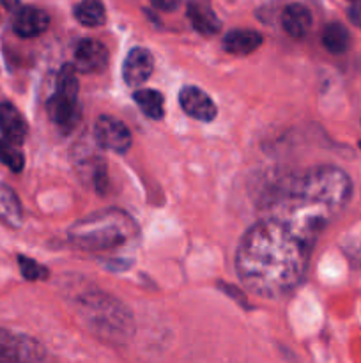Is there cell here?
I'll return each instance as SVG.
<instances>
[{
	"label": "cell",
	"instance_id": "3957f363",
	"mask_svg": "<svg viewBox=\"0 0 361 363\" xmlns=\"http://www.w3.org/2000/svg\"><path fill=\"white\" fill-rule=\"evenodd\" d=\"M78 311L88 328L103 340L122 344L133 335L134 323L131 312L105 293H87L78 301Z\"/></svg>",
	"mask_w": 361,
	"mask_h": 363
},
{
	"label": "cell",
	"instance_id": "ac0fdd59",
	"mask_svg": "<svg viewBox=\"0 0 361 363\" xmlns=\"http://www.w3.org/2000/svg\"><path fill=\"white\" fill-rule=\"evenodd\" d=\"M321 41L328 52L340 55V53L347 52L350 46V34L342 23H328L322 30Z\"/></svg>",
	"mask_w": 361,
	"mask_h": 363
},
{
	"label": "cell",
	"instance_id": "603a6c76",
	"mask_svg": "<svg viewBox=\"0 0 361 363\" xmlns=\"http://www.w3.org/2000/svg\"><path fill=\"white\" fill-rule=\"evenodd\" d=\"M2 4L7 7V9H13V11L18 9V6H20L18 0H2Z\"/></svg>",
	"mask_w": 361,
	"mask_h": 363
},
{
	"label": "cell",
	"instance_id": "2e32d148",
	"mask_svg": "<svg viewBox=\"0 0 361 363\" xmlns=\"http://www.w3.org/2000/svg\"><path fill=\"white\" fill-rule=\"evenodd\" d=\"M133 99L149 119H163L165 116V98L161 92L154 89H140L134 92Z\"/></svg>",
	"mask_w": 361,
	"mask_h": 363
},
{
	"label": "cell",
	"instance_id": "cb8c5ba5",
	"mask_svg": "<svg viewBox=\"0 0 361 363\" xmlns=\"http://www.w3.org/2000/svg\"><path fill=\"white\" fill-rule=\"evenodd\" d=\"M353 2H354V0H353Z\"/></svg>",
	"mask_w": 361,
	"mask_h": 363
},
{
	"label": "cell",
	"instance_id": "8992f818",
	"mask_svg": "<svg viewBox=\"0 0 361 363\" xmlns=\"http://www.w3.org/2000/svg\"><path fill=\"white\" fill-rule=\"evenodd\" d=\"M42 358L39 344L0 330V363H38Z\"/></svg>",
	"mask_w": 361,
	"mask_h": 363
},
{
	"label": "cell",
	"instance_id": "4fadbf2b",
	"mask_svg": "<svg viewBox=\"0 0 361 363\" xmlns=\"http://www.w3.org/2000/svg\"><path fill=\"white\" fill-rule=\"evenodd\" d=\"M262 35L251 28H236L223 38V50L232 55H250L262 45Z\"/></svg>",
	"mask_w": 361,
	"mask_h": 363
},
{
	"label": "cell",
	"instance_id": "52a82bcc",
	"mask_svg": "<svg viewBox=\"0 0 361 363\" xmlns=\"http://www.w3.org/2000/svg\"><path fill=\"white\" fill-rule=\"evenodd\" d=\"M108 50L98 39H81L74 50V67L85 74L105 71L108 66Z\"/></svg>",
	"mask_w": 361,
	"mask_h": 363
},
{
	"label": "cell",
	"instance_id": "7402d4cb",
	"mask_svg": "<svg viewBox=\"0 0 361 363\" xmlns=\"http://www.w3.org/2000/svg\"><path fill=\"white\" fill-rule=\"evenodd\" d=\"M349 20L361 28V0H354L353 6L349 7Z\"/></svg>",
	"mask_w": 361,
	"mask_h": 363
},
{
	"label": "cell",
	"instance_id": "7a4b0ae2",
	"mask_svg": "<svg viewBox=\"0 0 361 363\" xmlns=\"http://www.w3.org/2000/svg\"><path fill=\"white\" fill-rule=\"evenodd\" d=\"M137 236L134 220L120 209H105L88 215L67 230L69 243L88 252L117 250L137 240Z\"/></svg>",
	"mask_w": 361,
	"mask_h": 363
},
{
	"label": "cell",
	"instance_id": "277c9868",
	"mask_svg": "<svg viewBox=\"0 0 361 363\" xmlns=\"http://www.w3.org/2000/svg\"><path fill=\"white\" fill-rule=\"evenodd\" d=\"M78 74L69 64L62 66L57 74L55 92L46 103L48 116L62 131L69 133L80 121V105H78Z\"/></svg>",
	"mask_w": 361,
	"mask_h": 363
},
{
	"label": "cell",
	"instance_id": "e0dca14e",
	"mask_svg": "<svg viewBox=\"0 0 361 363\" xmlns=\"http://www.w3.org/2000/svg\"><path fill=\"white\" fill-rule=\"evenodd\" d=\"M74 18L85 27H99L106 21L103 0H81L74 6Z\"/></svg>",
	"mask_w": 361,
	"mask_h": 363
},
{
	"label": "cell",
	"instance_id": "30bf717a",
	"mask_svg": "<svg viewBox=\"0 0 361 363\" xmlns=\"http://www.w3.org/2000/svg\"><path fill=\"white\" fill-rule=\"evenodd\" d=\"M50 27V16L39 7L25 6L16 11L13 20V30L20 38H38Z\"/></svg>",
	"mask_w": 361,
	"mask_h": 363
},
{
	"label": "cell",
	"instance_id": "44dd1931",
	"mask_svg": "<svg viewBox=\"0 0 361 363\" xmlns=\"http://www.w3.org/2000/svg\"><path fill=\"white\" fill-rule=\"evenodd\" d=\"M152 6L159 11H165V13H172L177 11L180 6V0H151Z\"/></svg>",
	"mask_w": 361,
	"mask_h": 363
},
{
	"label": "cell",
	"instance_id": "7c38bea8",
	"mask_svg": "<svg viewBox=\"0 0 361 363\" xmlns=\"http://www.w3.org/2000/svg\"><path fill=\"white\" fill-rule=\"evenodd\" d=\"M0 133L13 145H21L27 138V121L11 103H0Z\"/></svg>",
	"mask_w": 361,
	"mask_h": 363
},
{
	"label": "cell",
	"instance_id": "ba28073f",
	"mask_svg": "<svg viewBox=\"0 0 361 363\" xmlns=\"http://www.w3.org/2000/svg\"><path fill=\"white\" fill-rule=\"evenodd\" d=\"M179 103L188 116L202 121V123H209L218 113V108H216L211 96L205 94L202 89L195 87V85H186V87L180 89Z\"/></svg>",
	"mask_w": 361,
	"mask_h": 363
},
{
	"label": "cell",
	"instance_id": "5b68a950",
	"mask_svg": "<svg viewBox=\"0 0 361 363\" xmlns=\"http://www.w3.org/2000/svg\"><path fill=\"white\" fill-rule=\"evenodd\" d=\"M94 137L101 147L108 151L124 155L131 147V131L127 130L122 121L115 119L112 116H99L94 124Z\"/></svg>",
	"mask_w": 361,
	"mask_h": 363
},
{
	"label": "cell",
	"instance_id": "9a60e30c",
	"mask_svg": "<svg viewBox=\"0 0 361 363\" xmlns=\"http://www.w3.org/2000/svg\"><path fill=\"white\" fill-rule=\"evenodd\" d=\"M0 223L11 229H18L23 223V209L20 199L6 184L0 183Z\"/></svg>",
	"mask_w": 361,
	"mask_h": 363
},
{
	"label": "cell",
	"instance_id": "d6986e66",
	"mask_svg": "<svg viewBox=\"0 0 361 363\" xmlns=\"http://www.w3.org/2000/svg\"><path fill=\"white\" fill-rule=\"evenodd\" d=\"M0 162L9 167L13 172H21L25 165V158L20 149L7 140H0Z\"/></svg>",
	"mask_w": 361,
	"mask_h": 363
},
{
	"label": "cell",
	"instance_id": "ffe728a7",
	"mask_svg": "<svg viewBox=\"0 0 361 363\" xmlns=\"http://www.w3.org/2000/svg\"><path fill=\"white\" fill-rule=\"evenodd\" d=\"M18 262H20V269L21 275L25 277L27 280H42L48 277V269L45 266H41L39 262H35L34 259H28L20 255L18 257Z\"/></svg>",
	"mask_w": 361,
	"mask_h": 363
},
{
	"label": "cell",
	"instance_id": "8fae6325",
	"mask_svg": "<svg viewBox=\"0 0 361 363\" xmlns=\"http://www.w3.org/2000/svg\"><path fill=\"white\" fill-rule=\"evenodd\" d=\"M188 20L202 35H214L222 30V21L211 6V0H190L186 7Z\"/></svg>",
	"mask_w": 361,
	"mask_h": 363
},
{
	"label": "cell",
	"instance_id": "5bb4252c",
	"mask_svg": "<svg viewBox=\"0 0 361 363\" xmlns=\"http://www.w3.org/2000/svg\"><path fill=\"white\" fill-rule=\"evenodd\" d=\"M282 27L290 38H304L311 27V13L301 4H289L282 11Z\"/></svg>",
	"mask_w": 361,
	"mask_h": 363
},
{
	"label": "cell",
	"instance_id": "6da1fadb",
	"mask_svg": "<svg viewBox=\"0 0 361 363\" xmlns=\"http://www.w3.org/2000/svg\"><path fill=\"white\" fill-rule=\"evenodd\" d=\"M314 245L283 220L264 216L241 240L236 272L251 293L283 298L303 282Z\"/></svg>",
	"mask_w": 361,
	"mask_h": 363
},
{
	"label": "cell",
	"instance_id": "9c48e42d",
	"mask_svg": "<svg viewBox=\"0 0 361 363\" xmlns=\"http://www.w3.org/2000/svg\"><path fill=\"white\" fill-rule=\"evenodd\" d=\"M152 69H154L152 53L147 48L137 46L126 55V60L122 64V78L130 87H138L149 80Z\"/></svg>",
	"mask_w": 361,
	"mask_h": 363
}]
</instances>
